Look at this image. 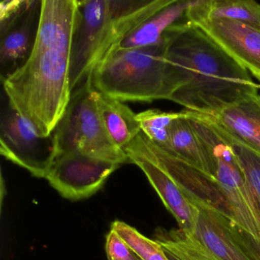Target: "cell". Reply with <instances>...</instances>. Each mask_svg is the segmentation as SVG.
<instances>
[{"label": "cell", "mask_w": 260, "mask_h": 260, "mask_svg": "<svg viewBox=\"0 0 260 260\" xmlns=\"http://www.w3.org/2000/svg\"><path fill=\"white\" fill-rule=\"evenodd\" d=\"M77 0H42L29 57L2 82L9 103L41 136L52 135L72 91L71 48Z\"/></svg>", "instance_id": "obj_1"}, {"label": "cell", "mask_w": 260, "mask_h": 260, "mask_svg": "<svg viewBox=\"0 0 260 260\" xmlns=\"http://www.w3.org/2000/svg\"><path fill=\"white\" fill-rule=\"evenodd\" d=\"M171 101L210 115L259 90L249 72L186 17L165 35Z\"/></svg>", "instance_id": "obj_2"}, {"label": "cell", "mask_w": 260, "mask_h": 260, "mask_svg": "<svg viewBox=\"0 0 260 260\" xmlns=\"http://www.w3.org/2000/svg\"><path fill=\"white\" fill-rule=\"evenodd\" d=\"M174 0H77L71 48V91L140 24Z\"/></svg>", "instance_id": "obj_3"}, {"label": "cell", "mask_w": 260, "mask_h": 260, "mask_svg": "<svg viewBox=\"0 0 260 260\" xmlns=\"http://www.w3.org/2000/svg\"><path fill=\"white\" fill-rule=\"evenodd\" d=\"M167 43L145 48H113L87 77L92 87L121 102L170 100L167 80Z\"/></svg>", "instance_id": "obj_4"}, {"label": "cell", "mask_w": 260, "mask_h": 260, "mask_svg": "<svg viewBox=\"0 0 260 260\" xmlns=\"http://www.w3.org/2000/svg\"><path fill=\"white\" fill-rule=\"evenodd\" d=\"M97 95L89 79L73 91L68 108L53 132L57 157L80 153L120 165L130 162L124 150L112 142L105 128Z\"/></svg>", "instance_id": "obj_5"}, {"label": "cell", "mask_w": 260, "mask_h": 260, "mask_svg": "<svg viewBox=\"0 0 260 260\" xmlns=\"http://www.w3.org/2000/svg\"><path fill=\"white\" fill-rule=\"evenodd\" d=\"M0 153L33 176L46 178L57 156L54 135L41 136L11 105L0 121Z\"/></svg>", "instance_id": "obj_6"}, {"label": "cell", "mask_w": 260, "mask_h": 260, "mask_svg": "<svg viewBox=\"0 0 260 260\" xmlns=\"http://www.w3.org/2000/svg\"><path fill=\"white\" fill-rule=\"evenodd\" d=\"M214 177L228 201L236 238L254 260H260V205L237 156L219 165Z\"/></svg>", "instance_id": "obj_7"}, {"label": "cell", "mask_w": 260, "mask_h": 260, "mask_svg": "<svg viewBox=\"0 0 260 260\" xmlns=\"http://www.w3.org/2000/svg\"><path fill=\"white\" fill-rule=\"evenodd\" d=\"M120 166L83 153H65L56 158L45 179L65 199L81 200L96 193Z\"/></svg>", "instance_id": "obj_8"}, {"label": "cell", "mask_w": 260, "mask_h": 260, "mask_svg": "<svg viewBox=\"0 0 260 260\" xmlns=\"http://www.w3.org/2000/svg\"><path fill=\"white\" fill-rule=\"evenodd\" d=\"M260 81V28L231 19L189 22Z\"/></svg>", "instance_id": "obj_9"}, {"label": "cell", "mask_w": 260, "mask_h": 260, "mask_svg": "<svg viewBox=\"0 0 260 260\" xmlns=\"http://www.w3.org/2000/svg\"><path fill=\"white\" fill-rule=\"evenodd\" d=\"M130 162L142 170L169 211L176 218L179 229L193 235L199 210L191 203L174 179L153 159L131 145L124 149Z\"/></svg>", "instance_id": "obj_10"}, {"label": "cell", "mask_w": 260, "mask_h": 260, "mask_svg": "<svg viewBox=\"0 0 260 260\" xmlns=\"http://www.w3.org/2000/svg\"><path fill=\"white\" fill-rule=\"evenodd\" d=\"M192 204L199 210L193 236L217 260H254L236 238L231 219L204 204Z\"/></svg>", "instance_id": "obj_11"}, {"label": "cell", "mask_w": 260, "mask_h": 260, "mask_svg": "<svg viewBox=\"0 0 260 260\" xmlns=\"http://www.w3.org/2000/svg\"><path fill=\"white\" fill-rule=\"evenodd\" d=\"M42 1L32 0L29 8L0 35V69L2 82L22 66L31 54L39 30Z\"/></svg>", "instance_id": "obj_12"}, {"label": "cell", "mask_w": 260, "mask_h": 260, "mask_svg": "<svg viewBox=\"0 0 260 260\" xmlns=\"http://www.w3.org/2000/svg\"><path fill=\"white\" fill-rule=\"evenodd\" d=\"M258 91L246 94L208 116L223 130L260 153V94Z\"/></svg>", "instance_id": "obj_13"}, {"label": "cell", "mask_w": 260, "mask_h": 260, "mask_svg": "<svg viewBox=\"0 0 260 260\" xmlns=\"http://www.w3.org/2000/svg\"><path fill=\"white\" fill-rule=\"evenodd\" d=\"M193 1L174 0L140 24L114 48L120 49L145 48L162 43L167 31L183 20Z\"/></svg>", "instance_id": "obj_14"}, {"label": "cell", "mask_w": 260, "mask_h": 260, "mask_svg": "<svg viewBox=\"0 0 260 260\" xmlns=\"http://www.w3.org/2000/svg\"><path fill=\"white\" fill-rule=\"evenodd\" d=\"M185 17L191 22L231 19L260 28V4L248 0H198L193 1Z\"/></svg>", "instance_id": "obj_15"}, {"label": "cell", "mask_w": 260, "mask_h": 260, "mask_svg": "<svg viewBox=\"0 0 260 260\" xmlns=\"http://www.w3.org/2000/svg\"><path fill=\"white\" fill-rule=\"evenodd\" d=\"M97 106L105 128L112 142L124 150L141 132L137 114L122 102L100 92L97 95Z\"/></svg>", "instance_id": "obj_16"}, {"label": "cell", "mask_w": 260, "mask_h": 260, "mask_svg": "<svg viewBox=\"0 0 260 260\" xmlns=\"http://www.w3.org/2000/svg\"><path fill=\"white\" fill-rule=\"evenodd\" d=\"M170 140L172 148L170 153L211 175L202 146L185 111L181 112V115L172 122L170 127Z\"/></svg>", "instance_id": "obj_17"}, {"label": "cell", "mask_w": 260, "mask_h": 260, "mask_svg": "<svg viewBox=\"0 0 260 260\" xmlns=\"http://www.w3.org/2000/svg\"><path fill=\"white\" fill-rule=\"evenodd\" d=\"M156 238L169 260H217L194 236L182 230L159 231Z\"/></svg>", "instance_id": "obj_18"}, {"label": "cell", "mask_w": 260, "mask_h": 260, "mask_svg": "<svg viewBox=\"0 0 260 260\" xmlns=\"http://www.w3.org/2000/svg\"><path fill=\"white\" fill-rule=\"evenodd\" d=\"M181 112H164L158 109H148L137 114L141 132L162 150L172 153L170 140V127L173 120Z\"/></svg>", "instance_id": "obj_19"}, {"label": "cell", "mask_w": 260, "mask_h": 260, "mask_svg": "<svg viewBox=\"0 0 260 260\" xmlns=\"http://www.w3.org/2000/svg\"><path fill=\"white\" fill-rule=\"evenodd\" d=\"M213 121L234 150L245 178L260 205V153Z\"/></svg>", "instance_id": "obj_20"}, {"label": "cell", "mask_w": 260, "mask_h": 260, "mask_svg": "<svg viewBox=\"0 0 260 260\" xmlns=\"http://www.w3.org/2000/svg\"><path fill=\"white\" fill-rule=\"evenodd\" d=\"M112 230L125 241L141 260H169L157 241L144 237L124 222L115 220L112 223Z\"/></svg>", "instance_id": "obj_21"}, {"label": "cell", "mask_w": 260, "mask_h": 260, "mask_svg": "<svg viewBox=\"0 0 260 260\" xmlns=\"http://www.w3.org/2000/svg\"><path fill=\"white\" fill-rule=\"evenodd\" d=\"M32 0H4L0 4V35L5 32L29 8Z\"/></svg>", "instance_id": "obj_22"}, {"label": "cell", "mask_w": 260, "mask_h": 260, "mask_svg": "<svg viewBox=\"0 0 260 260\" xmlns=\"http://www.w3.org/2000/svg\"><path fill=\"white\" fill-rule=\"evenodd\" d=\"M106 250L109 260H141L125 241L112 229L106 237Z\"/></svg>", "instance_id": "obj_23"}, {"label": "cell", "mask_w": 260, "mask_h": 260, "mask_svg": "<svg viewBox=\"0 0 260 260\" xmlns=\"http://www.w3.org/2000/svg\"><path fill=\"white\" fill-rule=\"evenodd\" d=\"M258 89H259V90H260V84H259V86H258Z\"/></svg>", "instance_id": "obj_24"}]
</instances>
